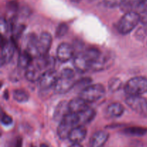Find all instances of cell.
<instances>
[{
	"mask_svg": "<svg viewBox=\"0 0 147 147\" xmlns=\"http://www.w3.org/2000/svg\"><path fill=\"white\" fill-rule=\"evenodd\" d=\"M53 38L49 32H42L38 38L37 41V49H38L39 56L47 55L51 47Z\"/></svg>",
	"mask_w": 147,
	"mask_h": 147,
	"instance_id": "obj_10",
	"label": "cell"
},
{
	"mask_svg": "<svg viewBox=\"0 0 147 147\" xmlns=\"http://www.w3.org/2000/svg\"><path fill=\"white\" fill-rule=\"evenodd\" d=\"M88 103V102L83 100L80 96L78 98L72 99L71 100L68 102L69 109H70V113H79L83 111L89 107Z\"/></svg>",
	"mask_w": 147,
	"mask_h": 147,
	"instance_id": "obj_15",
	"label": "cell"
},
{
	"mask_svg": "<svg viewBox=\"0 0 147 147\" xmlns=\"http://www.w3.org/2000/svg\"><path fill=\"white\" fill-rule=\"evenodd\" d=\"M24 30V26L22 24H20V25L15 26L12 27V31H13V37L14 40H18L22 35V33L23 32Z\"/></svg>",
	"mask_w": 147,
	"mask_h": 147,
	"instance_id": "obj_28",
	"label": "cell"
},
{
	"mask_svg": "<svg viewBox=\"0 0 147 147\" xmlns=\"http://www.w3.org/2000/svg\"><path fill=\"white\" fill-rule=\"evenodd\" d=\"M69 30V27L67 24L65 23H61L57 26V29L55 31V36L56 37L58 38H61V37H64L66 34L67 33Z\"/></svg>",
	"mask_w": 147,
	"mask_h": 147,
	"instance_id": "obj_25",
	"label": "cell"
},
{
	"mask_svg": "<svg viewBox=\"0 0 147 147\" xmlns=\"http://www.w3.org/2000/svg\"><path fill=\"white\" fill-rule=\"evenodd\" d=\"M15 147H22V142L21 140H20V142H17V144H16Z\"/></svg>",
	"mask_w": 147,
	"mask_h": 147,
	"instance_id": "obj_32",
	"label": "cell"
},
{
	"mask_svg": "<svg viewBox=\"0 0 147 147\" xmlns=\"http://www.w3.org/2000/svg\"><path fill=\"white\" fill-rule=\"evenodd\" d=\"M124 112V107L120 103H112L108 106L106 109V114L111 118L120 117Z\"/></svg>",
	"mask_w": 147,
	"mask_h": 147,
	"instance_id": "obj_18",
	"label": "cell"
},
{
	"mask_svg": "<svg viewBox=\"0 0 147 147\" xmlns=\"http://www.w3.org/2000/svg\"><path fill=\"white\" fill-rule=\"evenodd\" d=\"M14 45L12 41L4 40L2 37L1 40V66L7 64L11 61L14 54Z\"/></svg>",
	"mask_w": 147,
	"mask_h": 147,
	"instance_id": "obj_8",
	"label": "cell"
},
{
	"mask_svg": "<svg viewBox=\"0 0 147 147\" xmlns=\"http://www.w3.org/2000/svg\"><path fill=\"white\" fill-rule=\"evenodd\" d=\"M75 85H76V82H75L74 78L60 75L53 89L55 93L63 94L71 90L74 87Z\"/></svg>",
	"mask_w": 147,
	"mask_h": 147,
	"instance_id": "obj_9",
	"label": "cell"
},
{
	"mask_svg": "<svg viewBox=\"0 0 147 147\" xmlns=\"http://www.w3.org/2000/svg\"><path fill=\"white\" fill-rule=\"evenodd\" d=\"M89 1H96V0H88Z\"/></svg>",
	"mask_w": 147,
	"mask_h": 147,
	"instance_id": "obj_35",
	"label": "cell"
},
{
	"mask_svg": "<svg viewBox=\"0 0 147 147\" xmlns=\"http://www.w3.org/2000/svg\"><path fill=\"white\" fill-rule=\"evenodd\" d=\"M42 74V73L41 69L37 66L36 63H32L26 69L25 78L28 81L35 82L40 80Z\"/></svg>",
	"mask_w": 147,
	"mask_h": 147,
	"instance_id": "obj_16",
	"label": "cell"
},
{
	"mask_svg": "<svg viewBox=\"0 0 147 147\" xmlns=\"http://www.w3.org/2000/svg\"><path fill=\"white\" fill-rule=\"evenodd\" d=\"M113 61H114L113 56L111 55L110 53H106V54L101 53V55L98 60L92 65L90 70L93 71H100L105 70L111 67L113 63Z\"/></svg>",
	"mask_w": 147,
	"mask_h": 147,
	"instance_id": "obj_11",
	"label": "cell"
},
{
	"mask_svg": "<svg viewBox=\"0 0 147 147\" xmlns=\"http://www.w3.org/2000/svg\"><path fill=\"white\" fill-rule=\"evenodd\" d=\"M126 105L139 116L147 117V100L142 96H129L125 100Z\"/></svg>",
	"mask_w": 147,
	"mask_h": 147,
	"instance_id": "obj_5",
	"label": "cell"
},
{
	"mask_svg": "<svg viewBox=\"0 0 147 147\" xmlns=\"http://www.w3.org/2000/svg\"><path fill=\"white\" fill-rule=\"evenodd\" d=\"M141 22V15L136 11H126L121 18L117 25V30L121 34H128L134 30Z\"/></svg>",
	"mask_w": 147,
	"mask_h": 147,
	"instance_id": "obj_1",
	"label": "cell"
},
{
	"mask_svg": "<svg viewBox=\"0 0 147 147\" xmlns=\"http://www.w3.org/2000/svg\"><path fill=\"white\" fill-rule=\"evenodd\" d=\"M12 97L18 103H26L29 100V94L24 90L17 89L13 91Z\"/></svg>",
	"mask_w": 147,
	"mask_h": 147,
	"instance_id": "obj_23",
	"label": "cell"
},
{
	"mask_svg": "<svg viewBox=\"0 0 147 147\" xmlns=\"http://www.w3.org/2000/svg\"><path fill=\"white\" fill-rule=\"evenodd\" d=\"M40 147H49L47 144H42L40 145Z\"/></svg>",
	"mask_w": 147,
	"mask_h": 147,
	"instance_id": "obj_34",
	"label": "cell"
},
{
	"mask_svg": "<svg viewBox=\"0 0 147 147\" xmlns=\"http://www.w3.org/2000/svg\"><path fill=\"white\" fill-rule=\"evenodd\" d=\"M79 125L78 116L77 113H69L60 121L57 129L59 138L62 140L68 139L72 129Z\"/></svg>",
	"mask_w": 147,
	"mask_h": 147,
	"instance_id": "obj_2",
	"label": "cell"
},
{
	"mask_svg": "<svg viewBox=\"0 0 147 147\" xmlns=\"http://www.w3.org/2000/svg\"><path fill=\"white\" fill-rule=\"evenodd\" d=\"M124 91L128 96H142L147 93V78L142 76L132 78L125 84Z\"/></svg>",
	"mask_w": 147,
	"mask_h": 147,
	"instance_id": "obj_3",
	"label": "cell"
},
{
	"mask_svg": "<svg viewBox=\"0 0 147 147\" xmlns=\"http://www.w3.org/2000/svg\"><path fill=\"white\" fill-rule=\"evenodd\" d=\"M136 9L140 15L147 14V0H140L136 6Z\"/></svg>",
	"mask_w": 147,
	"mask_h": 147,
	"instance_id": "obj_27",
	"label": "cell"
},
{
	"mask_svg": "<svg viewBox=\"0 0 147 147\" xmlns=\"http://www.w3.org/2000/svg\"><path fill=\"white\" fill-rule=\"evenodd\" d=\"M139 1L140 0H123V3H122L121 7L123 10H126L127 11H131V9L133 7H136Z\"/></svg>",
	"mask_w": 147,
	"mask_h": 147,
	"instance_id": "obj_26",
	"label": "cell"
},
{
	"mask_svg": "<svg viewBox=\"0 0 147 147\" xmlns=\"http://www.w3.org/2000/svg\"><path fill=\"white\" fill-rule=\"evenodd\" d=\"M83 53L90 64V66H92L93 63H96L101 55V53L98 49L94 48V47L88 48L87 50L83 52ZM90 68H91V67H90Z\"/></svg>",
	"mask_w": 147,
	"mask_h": 147,
	"instance_id": "obj_21",
	"label": "cell"
},
{
	"mask_svg": "<svg viewBox=\"0 0 147 147\" xmlns=\"http://www.w3.org/2000/svg\"><path fill=\"white\" fill-rule=\"evenodd\" d=\"M1 121V123L4 125V126H9V125L12 123L13 120L12 118L9 116V115H7V113H2Z\"/></svg>",
	"mask_w": 147,
	"mask_h": 147,
	"instance_id": "obj_30",
	"label": "cell"
},
{
	"mask_svg": "<svg viewBox=\"0 0 147 147\" xmlns=\"http://www.w3.org/2000/svg\"><path fill=\"white\" fill-rule=\"evenodd\" d=\"M109 133L106 131L95 132L89 141V147H103L109 138Z\"/></svg>",
	"mask_w": 147,
	"mask_h": 147,
	"instance_id": "obj_12",
	"label": "cell"
},
{
	"mask_svg": "<svg viewBox=\"0 0 147 147\" xmlns=\"http://www.w3.org/2000/svg\"><path fill=\"white\" fill-rule=\"evenodd\" d=\"M106 95V90L101 84H93L82 89L80 97L88 103H94L103 98Z\"/></svg>",
	"mask_w": 147,
	"mask_h": 147,
	"instance_id": "obj_4",
	"label": "cell"
},
{
	"mask_svg": "<svg viewBox=\"0 0 147 147\" xmlns=\"http://www.w3.org/2000/svg\"><path fill=\"white\" fill-rule=\"evenodd\" d=\"M73 65L76 70L80 73H85L90 70V64L83 55V52L76 53L73 58Z\"/></svg>",
	"mask_w": 147,
	"mask_h": 147,
	"instance_id": "obj_13",
	"label": "cell"
},
{
	"mask_svg": "<svg viewBox=\"0 0 147 147\" xmlns=\"http://www.w3.org/2000/svg\"><path fill=\"white\" fill-rule=\"evenodd\" d=\"M59 76L57 72L54 69L46 70L42 73L40 80L39 85L42 90H47L53 88L58 79Z\"/></svg>",
	"mask_w": 147,
	"mask_h": 147,
	"instance_id": "obj_6",
	"label": "cell"
},
{
	"mask_svg": "<svg viewBox=\"0 0 147 147\" xmlns=\"http://www.w3.org/2000/svg\"><path fill=\"white\" fill-rule=\"evenodd\" d=\"M76 50L74 47L69 43L63 42L59 45L57 49V60L61 63H66L74 58Z\"/></svg>",
	"mask_w": 147,
	"mask_h": 147,
	"instance_id": "obj_7",
	"label": "cell"
},
{
	"mask_svg": "<svg viewBox=\"0 0 147 147\" xmlns=\"http://www.w3.org/2000/svg\"><path fill=\"white\" fill-rule=\"evenodd\" d=\"M87 135V129L83 125H78L72 129L69 134L68 139L73 143H80Z\"/></svg>",
	"mask_w": 147,
	"mask_h": 147,
	"instance_id": "obj_14",
	"label": "cell"
},
{
	"mask_svg": "<svg viewBox=\"0 0 147 147\" xmlns=\"http://www.w3.org/2000/svg\"><path fill=\"white\" fill-rule=\"evenodd\" d=\"M146 129L143 127H137V126L126 128L123 130V133L125 134L132 136H142L146 134Z\"/></svg>",
	"mask_w": 147,
	"mask_h": 147,
	"instance_id": "obj_22",
	"label": "cell"
},
{
	"mask_svg": "<svg viewBox=\"0 0 147 147\" xmlns=\"http://www.w3.org/2000/svg\"><path fill=\"white\" fill-rule=\"evenodd\" d=\"M123 3V0H104L105 5L109 8L121 7Z\"/></svg>",
	"mask_w": 147,
	"mask_h": 147,
	"instance_id": "obj_29",
	"label": "cell"
},
{
	"mask_svg": "<svg viewBox=\"0 0 147 147\" xmlns=\"http://www.w3.org/2000/svg\"><path fill=\"white\" fill-rule=\"evenodd\" d=\"M70 113L69 109L68 102L61 101L56 107L54 112V119L55 121H60L65 117L67 114Z\"/></svg>",
	"mask_w": 147,
	"mask_h": 147,
	"instance_id": "obj_19",
	"label": "cell"
},
{
	"mask_svg": "<svg viewBox=\"0 0 147 147\" xmlns=\"http://www.w3.org/2000/svg\"><path fill=\"white\" fill-rule=\"evenodd\" d=\"M77 114L78 116L79 125L84 126L91 122L94 119V118L96 117V112L93 109L88 107L87 109Z\"/></svg>",
	"mask_w": 147,
	"mask_h": 147,
	"instance_id": "obj_17",
	"label": "cell"
},
{
	"mask_svg": "<svg viewBox=\"0 0 147 147\" xmlns=\"http://www.w3.org/2000/svg\"><path fill=\"white\" fill-rule=\"evenodd\" d=\"M70 1L73 3H79L81 0H70Z\"/></svg>",
	"mask_w": 147,
	"mask_h": 147,
	"instance_id": "obj_33",
	"label": "cell"
},
{
	"mask_svg": "<svg viewBox=\"0 0 147 147\" xmlns=\"http://www.w3.org/2000/svg\"><path fill=\"white\" fill-rule=\"evenodd\" d=\"M122 86V81L121 79L118 78H111L109 82V89L111 92H116Z\"/></svg>",
	"mask_w": 147,
	"mask_h": 147,
	"instance_id": "obj_24",
	"label": "cell"
},
{
	"mask_svg": "<svg viewBox=\"0 0 147 147\" xmlns=\"http://www.w3.org/2000/svg\"><path fill=\"white\" fill-rule=\"evenodd\" d=\"M70 147H83L80 143H73Z\"/></svg>",
	"mask_w": 147,
	"mask_h": 147,
	"instance_id": "obj_31",
	"label": "cell"
},
{
	"mask_svg": "<svg viewBox=\"0 0 147 147\" xmlns=\"http://www.w3.org/2000/svg\"><path fill=\"white\" fill-rule=\"evenodd\" d=\"M32 60L33 57L27 50L22 51L18 57V67L22 69H27L32 63Z\"/></svg>",
	"mask_w": 147,
	"mask_h": 147,
	"instance_id": "obj_20",
	"label": "cell"
}]
</instances>
